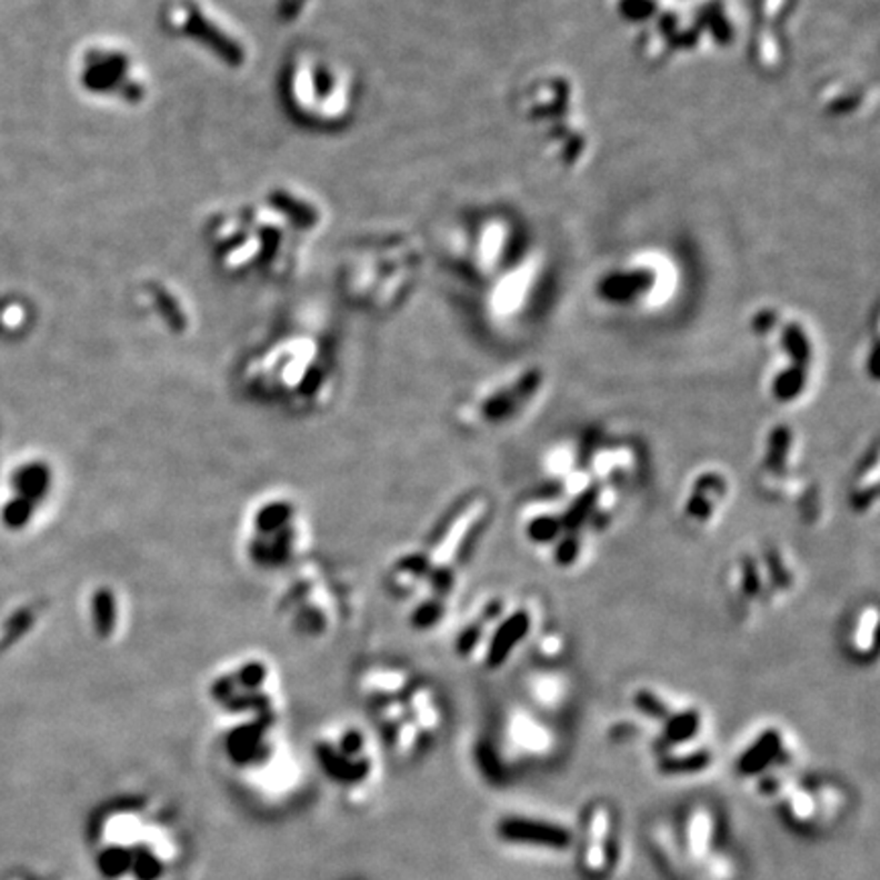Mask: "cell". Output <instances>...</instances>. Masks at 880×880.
<instances>
[{
	"label": "cell",
	"mask_w": 880,
	"mask_h": 880,
	"mask_svg": "<svg viewBox=\"0 0 880 880\" xmlns=\"http://www.w3.org/2000/svg\"><path fill=\"white\" fill-rule=\"evenodd\" d=\"M647 471L644 444L628 432L587 427L557 439L516 506L518 534L554 571L583 569Z\"/></svg>",
	"instance_id": "1"
},
{
	"label": "cell",
	"mask_w": 880,
	"mask_h": 880,
	"mask_svg": "<svg viewBox=\"0 0 880 880\" xmlns=\"http://www.w3.org/2000/svg\"><path fill=\"white\" fill-rule=\"evenodd\" d=\"M493 518V501L476 489L451 501L418 544L391 554L383 583L403 606L406 623L420 634L437 632L457 616L464 573Z\"/></svg>",
	"instance_id": "2"
},
{
	"label": "cell",
	"mask_w": 880,
	"mask_h": 880,
	"mask_svg": "<svg viewBox=\"0 0 880 880\" xmlns=\"http://www.w3.org/2000/svg\"><path fill=\"white\" fill-rule=\"evenodd\" d=\"M88 852L97 880H186L192 848L176 807L151 791H119L94 809Z\"/></svg>",
	"instance_id": "3"
},
{
	"label": "cell",
	"mask_w": 880,
	"mask_h": 880,
	"mask_svg": "<svg viewBox=\"0 0 880 880\" xmlns=\"http://www.w3.org/2000/svg\"><path fill=\"white\" fill-rule=\"evenodd\" d=\"M454 659L477 671L498 674L522 662L534 669H559L569 640L537 593L491 587L452 620Z\"/></svg>",
	"instance_id": "4"
},
{
	"label": "cell",
	"mask_w": 880,
	"mask_h": 880,
	"mask_svg": "<svg viewBox=\"0 0 880 880\" xmlns=\"http://www.w3.org/2000/svg\"><path fill=\"white\" fill-rule=\"evenodd\" d=\"M353 687L386 757L414 762L439 742L447 709L439 687L424 674L393 660H373L357 671Z\"/></svg>",
	"instance_id": "5"
},
{
	"label": "cell",
	"mask_w": 880,
	"mask_h": 880,
	"mask_svg": "<svg viewBox=\"0 0 880 880\" xmlns=\"http://www.w3.org/2000/svg\"><path fill=\"white\" fill-rule=\"evenodd\" d=\"M217 752L241 793L259 807L292 803L304 782L283 716L217 721Z\"/></svg>",
	"instance_id": "6"
},
{
	"label": "cell",
	"mask_w": 880,
	"mask_h": 880,
	"mask_svg": "<svg viewBox=\"0 0 880 880\" xmlns=\"http://www.w3.org/2000/svg\"><path fill=\"white\" fill-rule=\"evenodd\" d=\"M626 703L636 732H648L667 769H699L708 762L709 721L699 703L657 683L630 687Z\"/></svg>",
	"instance_id": "7"
},
{
	"label": "cell",
	"mask_w": 880,
	"mask_h": 880,
	"mask_svg": "<svg viewBox=\"0 0 880 880\" xmlns=\"http://www.w3.org/2000/svg\"><path fill=\"white\" fill-rule=\"evenodd\" d=\"M241 554L257 573H288L306 561L312 547V526L304 503L286 489L259 493L244 508Z\"/></svg>",
	"instance_id": "8"
},
{
	"label": "cell",
	"mask_w": 880,
	"mask_h": 880,
	"mask_svg": "<svg viewBox=\"0 0 880 880\" xmlns=\"http://www.w3.org/2000/svg\"><path fill=\"white\" fill-rule=\"evenodd\" d=\"M312 764L344 806L376 801L383 784L386 752L373 730L357 720L322 723L312 738Z\"/></svg>",
	"instance_id": "9"
},
{
	"label": "cell",
	"mask_w": 880,
	"mask_h": 880,
	"mask_svg": "<svg viewBox=\"0 0 880 880\" xmlns=\"http://www.w3.org/2000/svg\"><path fill=\"white\" fill-rule=\"evenodd\" d=\"M317 341L293 339L257 354L243 371L244 388L261 402L290 412H312L329 402L332 378Z\"/></svg>",
	"instance_id": "10"
},
{
	"label": "cell",
	"mask_w": 880,
	"mask_h": 880,
	"mask_svg": "<svg viewBox=\"0 0 880 880\" xmlns=\"http://www.w3.org/2000/svg\"><path fill=\"white\" fill-rule=\"evenodd\" d=\"M723 596L733 616L757 620L781 610L799 593L801 567L791 550L777 540H762L738 550L721 573Z\"/></svg>",
	"instance_id": "11"
},
{
	"label": "cell",
	"mask_w": 880,
	"mask_h": 880,
	"mask_svg": "<svg viewBox=\"0 0 880 880\" xmlns=\"http://www.w3.org/2000/svg\"><path fill=\"white\" fill-rule=\"evenodd\" d=\"M341 583L322 564L304 561L292 571L276 596V616L293 636L317 642L334 634L347 618Z\"/></svg>",
	"instance_id": "12"
},
{
	"label": "cell",
	"mask_w": 880,
	"mask_h": 880,
	"mask_svg": "<svg viewBox=\"0 0 880 880\" xmlns=\"http://www.w3.org/2000/svg\"><path fill=\"white\" fill-rule=\"evenodd\" d=\"M204 693L217 721L283 716L286 711L280 671L257 652L224 660L210 672Z\"/></svg>",
	"instance_id": "13"
},
{
	"label": "cell",
	"mask_w": 880,
	"mask_h": 880,
	"mask_svg": "<svg viewBox=\"0 0 880 880\" xmlns=\"http://www.w3.org/2000/svg\"><path fill=\"white\" fill-rule=\"evenodd\" d=\"M754 483L767 500L791 506L806 520H818V483L807 476L799 434L787 422L770 427L760 440Z\"/></svg>",
	"instance_id": "14"
},
{
	"label": "cell",
	"mask_w": 880,
	"mask_h": 880,
	"mask_svg": "<svg viewBox=\"0 0 880 880\" xmlns=\"http://www.w3.org/2000/svg\"><path fill=\"white\" fill-rule=\"evenodd\" d=\"M547 376L540 367H524L493 379L457 402L454 420L471 432H498L516 427L537 410L544 396Z\"/></svg>",
	"instance_id": "15"
},
{
	"label": "cell",
	"mask_w": 880,
	"mask_h": 880,
	"mask_svg": "<svg viewBox=\"0 0 880 880\" xmlns=\"http://www.w3.org/2000/svg\"><path fill=\"white\" fill-rule=\"evenodd\" d=\"M758 327L762 337L774 339L764 383L770 402L794 408L816 388V347L799 322H787L777 330L770 322Z\"/></svg>",
	"instance_id": "16"
},
{
	"label": "cell",
	"mask_w": 880,
	"mask_h": 880,
	"mask_svg": "<svg viewBox=\"0 0 880 880\" xmlns=\"http://www.w3.org/2000/svg\"><path fill=\"white\" fill-rule=\"evenodd\" d=\"M733 498V481L728 471L718 464H701L687 477L679 513L687 528L706 532L720 524L723 513L730 510Z\"/></svg>",
	"instance_id": "17"
},
{
	"label": "cell",
	"mask_w": 880,
	"mask_h": 880,
	"mask_svg": "<svg viewBox=\"0 0 880 880\" xmlns=\"http://www.w3.org/2000/svg\"><path fill=\"white\" fill-rule=\"evenodd\" d=\"M88 623L100 642L117 644L129 632L131 606L119 586L98 583L88 593Z\"/></svg>",
	"instance_id": "18"
},
{
	"label": "cell",
	"mask_w": 880,
	"mask_h": 880,
	"mask_svg": "<svg viewBox=\"0 0 880 880\" xmlns=\"http://www.w3.org/2000/svg\"><path fill=\"white\" fill-rule=\"evenodd\" d=\"M877 632H879V603L877 599H864L850 608L843 618V654L858 667H868L877 660Z\"/></svg>",
	"instance_id": "19"
},
{
	"label": "cell",
	"mask_w": 880,
	"mask_h": 880,
	"mask_svg": "<svg viewBox=\"0 0 880 880\" xmlns=\"http://www.w3.org/2000/svg\"><path fill=\"white\" fill-rule=\"evenodd\" d=\"M880 501V454L879 439L868 442L867 449L856 461L850 483H848V506L850 510L867 518L879 510Z\"/></svg>",
	"instance_id": "20"
},
{
	"label": "cell",
	"mask_w": 880,
	"mask_h": 880,
	"mask_svg": "<svg viewBox=\"0 0 880 880\" xmlns=\"http://www.w3.org/2000/svg\"><path fill=\"white\" fill-rule=\"evenodd\" d=\"M342 880H366V879H359V877H353V879H342Z\"/></svg>",
	"instance_id": "21"
}]
</instances>
